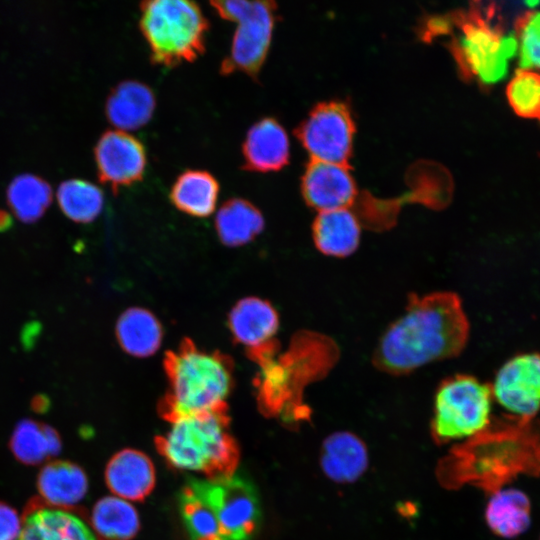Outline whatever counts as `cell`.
<instances>
[{
  "mask_svg": "<svg viewBox=\"0 0 540 540\" xmlns=\"http://www.w3.org/2000/svg\"><path fill=\"white\" fill-rule=\"evenodd\" d=\"M456 34L450 50L465 80H476L484 86L501 80L508 61L515 55V36L505 34L498 8L494 3H473L452 17Z\"/></svg>",
  "mask_w": 540,
  "mask_h": 540,
  "instance_id": "obj_5",
  "label": "cell"
},
{
  "mask_svg": "<svg viewBox=\"0 0 540 540\" xmlns=\"http://www.w3.org/2000/svg\"><path fill=\"white\" fill-rule=\"evenodd\" d=\"M354 134L350 109L339 101L319 103L295 130L311 160L341 165H349Z\"/></svg>",
  "mask_w": 540,
  "mask_h": 540,
  "instance_id": "obj_10",
  "label": "cell"
},
{
  "mask_svg": "<svg viewBox=\"0 0 540 540\" xmlns=\"http://www.w3.org/2000/svg\"><path fill=\"white\" fill-rule=\"evenodd\" d=\"M116 337L121 348L135 357H148L160 347L162 326L149 310L132 307L124 311L116 323Z\"/></svg>",
  "mask_w": 540,
  "mask_h": 540,
  "instance_id": "obj_24",
  "label": "cell"
},
{
  "mask_svg": "<svg viewBox=\"0 0 540 540\" xmlns=\"http://www.w3.org/2000/svg\"><path fill=\"white\" fill-rule=\"evenodd\" d=\"M449 486L471 484L494 493L519 476H540V420L495 419L458 446L440 467Z\"/></svg>",
  "mask_w": 540,
  "mask_h": 540,
  "instance_id": "obj_2",
  "label": "cell"
},
{
  "mask_svg": "<svg viewBox=\"0 0 540 540\" xmlns=\"http://www.w3.org/2000/svg\"><path fill=\"white\" fill-rule=\"evenodd\" d=\"M228 326L234 341L245 348L251 360L260 364L275 355L279 317L268 301L241 299L229 313Z\"/></svg>",
  "mask_w": 540,
  "mask_h": 540,
  "instance_id": "obj_13",
  "label": "cell"
},
{
  "mask_svg": "<svg viewBox=\"0 0 540 540\" xmlns=\"http://www.w3.org/2000/svg\"><path fill=\"white\" fill-rule=\"evenodd\" d=\"M57 200L62 212L77 223H90L101 213L104 205L102 190L94 183L70 178L57 189Z\"/></svg>",
  "mask_w": 540,
  "mask_h": 540,
  "instance_id": "obj_30",
  "label": "cell"
},
{
  "mask_svg": "<svg viewBox=\"0 0 540 540\" xmlns=\"http://www.w3.org/2000/svg\"><path fill=\"white\" fill-rule=\"evenodd\" d=\"M100 182L117 193L143 179L147 156L142 142L127 132L107 130L94 148Z\"/></svg>",
  "mask_w": 540,
  "mask_h": 540,
  "instance_id": "obj_11",
  "label": "cell"
},
{
  "mask_svg": "<svg viewBox=\"0 0 540 540\" xmlns=\"http://www.w3.org/2000/svg\"><path fill=\"white\" fill-rule=\"evenodd\" d=\"M196 479L224 540H250L261 521L259 497L254 484L234 474L218 479Z\"/></svg>",
  "mask_w": 540,
  "mask_h": 540,
  "instance_id": "obj_9",
  "label": "cell"
},
{
  "mask_svg": "<svg viewBox=\"0 0 540 540\" xmlns=\"http://www.w3.org/2000/svg\"><path fill=\"white\" fill-rule=\"evenodd\" d=\"M320 465L330 480L352 483L359 479L368 467L366 445L351 432L332 433L322 444Z\"/></svg>",
  "mask_w": 540,
  "mask_h": 540,
  "instance_id": "obj_19",
  "label": "cell"
},
{
  "mask_svg": "<svg viewBox=\"0 0 540 540\" xmlns=\"http://www.w3.org/2000/svg\"><path fill=\"white\" fill-rule=\"evenodd\" d=\"M215 228L224 245L237 247L247 244L262 232L264 218L251 202L232 198L217 211Z\"/></svg>",
  "mask_w": 540,
  "mask_h": 540,
  "instance_id": "obj_25",
  "label": "cell"
},
{
  "mask_svg": "<svg viewBox=\"0 0 540 540\" xmlns=\"http://www.w3.org/2000/svg\"><path fill=\"white\" fill-rule=\"evenodd\" d=\"M22 528V516L10 505L0 502V540H17Z\"/></svg>",
  "mask_w": 540,
  "mask_h": 540,
  "instance_id": "obj_33",
  "label": "cell"
},
{
  "mask_svg": "<svg viewBox=\"0 0 540 540\" xmlns=\"http://www.w3.org/2000/svg\"><path fill=\"white\" fill-rule=\"evenodd\" d=\"M140 12L139 27L153 64L171 68L205 52L209 22L196 2L144 1Z\"/></svg>",
  "mask_w": 540,
  "mask_h": 540,
  "instance_id": "obj_6",
  "label": "cell"
},
{
  "mask_svg": "<svg viewBox=\"0 0 540 540\" xmlns=\"http://www.w3.org/2000/svg\"><path fill=\"white\" fill-rule=\"evenodd\" d=\"M90 524L103 540H131L140 529L135 507L115 495L103 497L95 503Z\"/></svg>",
  "mask_w": 540,
  "mask_h": 540,
  "instance_id": "obj_27",
  "label": "cell"
},
{
  "mask_svg": "<svg viewBox=\"0 0 540 540\" xmlns=\"http://www.w3.org/2000/svg\"><path fill=\"white\" fill-rule=\"evenodd\" d=\"M301 191L307 205L318 212L349 208L357 196L349 165L317 160L307 164Z\"/></svg>",
  "mask_w": 540,
  "mask_h": 540,
  "instance_id": "obj_14",
  "label": "cell"
},
{
  "mask_svg": "<svg viewBox=\"0 0 540 540\" xmlns=\"http://www.w3.org/2000/svg\"><path fill=\"white\" fill-rule=\"evenodd\" d=\"M156 476L151 459L141 451L123 449L105 468V482L113 495L127 501H142L153 490Z\"/></svg>",
  "mask_w": 540,
  "mask_h": 540,
  "instance_id": "obj_17",
  "label": "cell"
},
{
  "mask_svg": "<svg viewBox=\"0 0 540 540\" xmlns=\"http://www.w3.org/2000/svg\"><path fill=\"white\" fill-rule=\"evenodd\" d=\"M312 236L322 254L347 257L359 246L361 224L349 208L322 211L313 221Z\"/></svg>",
  "mask_w": 540,
  "mask_h": 540,
  "instance_id": "obj_20",
  "label": "cell"
},
{
  "mask_svg": "<svg viewBox=\"0 0 540 540\" xmlns=\"http://www.w3.org/2000/svg\"><path fill=\"white\" fill-rule=\"evenodd\" d=\"M179 511L191 540H224L219 524L195 478L182 488L178 497Z\"/></svg>",
  "mask_w": 540,
  "mask_h": 540,
  "instance_id": "obj_29",
  "label": "cell"
},
{
  "mask_svg": "<svg viewBox=\"0 0 540 540\" xmlns=\"http://www.w3.org/2000/svg\"><path fill=\"white\" fill-rule=\"evenodd\" d=\"M11 224L12 220L9 214L4 210H0V231L6 230Z\"/></svg>",
  "mask_w": 540,
  "mask_h": 540,
  "instance_id": "obj_34",
  "label": "cell"
},
{
  "mask_svg": "<svg viewBox=\"0 0 540 540\" xmlns=\"http://www.w3.org/2000/svg\"><path fill=\"white\" fill-rule=\"evenodd\" d=\"M514 26L520 67L540 69V12H524L516 19Z\"/></svg>",
  "mask_w": 540,
  "mask_h": 540,
  "instance_id": "obj_32",
  "label": "cell"
},
{
  "mask_svg": "<svg viewBox=\"0 0 540 540\" xmlns=\"http://www.w3.org/2000/svg\"><path fill=\"white\" fill-rule=\"evenodd\" d=\"M506 96L518 116L540 121V71H516L506 87Z\"/></svg>",
  "mask_w": 540,
  "mask_h": 540,
  "instance_id": "obj_31",
  "label": "cell"
},
{
  "mask_svg": "<svg viewBox=\"0 0 540 540\" xmlns=\"http://www.w3.org/2000/svg\"><path fill=\"white\" fill-rule=\"evenodd\" d=\"M219 183L204 170H186L170 190V200L180 211L194 217H207L216 207Z\"/></svg>",
  "mask_w": 540,
  "mask_h": 540,
  "instance_id": "obj_23",
  "label": "cell"
},
{
  "mask_svg": "<svg viewBox=\"0 0 540 540\" xmlns=\"http://www.w3.org/2000/svg\"><path fill=\"white\" fill-rule=\"evenodd\" d=\"M493 398L517 417L533 418L540 410V354H521L508 360L491 385Z\"/></svg>",
  "mask_w": 540,
  "mask_h": 540,
  "instance_id": "obj_12",
  "label": "cell"
},
{
  "mask_svg": "<svg viewBox=\"0 0 540 540\" xmlns=\"http://www.w3.org/2000/svg\"><path fill=\"white\" fill-rule=\"evenodd\" d=\"M37 488L44 503L72 509L87 494L88 478L84 470L75 463L51 461L41 468Z\"/></svg>",
  "mask_w": 540,
  "mask_h": 540,
  "instance_id": "obj_21",
  "label": "cell"
},
{
  "mask_svg": "<svg viewBox=\"0 0 540 540\" xmlns=\"http://www.w3.org/2000/svg\"><path fill=\"white\" fill-rule=\"evenodd\" d=\"M223 19L237 24L229 53L220 65L224 76L242 72L256 80L267 57L276 22L273 1H211Z\"/></svg>",
  "mask_w": 540,
  "mask_h": 540,
  "instance_id": "obj_7",
  "label": "cell"
},
{
  "mask_svg": "<svg viewBox=\"0 0 540 540\" xmlns=\"http://www.w3.org/2000/svg\"><path fill=\"white\" fill-rule=\"evenodd\" d=\"M17 540H103L90 522L71 508L54 507L34 499L22 516Z\"/></svg>",
  "mask_w": 540,
  "mask_h": 540,
  "instance_id": "obj_15",
  "label": "cell"
},
{
  "mask_svg": "<svg viewBox=\"0 0 540 540\" xmlns=\"http://www.w3.org/2000/svg\"><path fill=\"white\" fill-rule=\"evenodd\" d=\"M485 520L495 535L506 539L518 537L530 526V499L521 490L500 489L492 493L486 505Z\"/></svg>",
  "mask_w": 540,
  "mask_h": 540,
  "instance_id": "obj_22",
  "label": "cell"
},
{
  "mask_svg": "<svg viewBox=\"0 0 540 540\" xmlns=\"http://www.w3.org/2000/svg\"><path fill=\"white\" fill-rule=\"evenodd\" d=\"M164 369L168 389L160 400L159 413L166 421L227 411L226 400L233 386V361L229 356L200 349L184 339L166 353Z\"/></svg>",
  "mask_w": 540,
  "mask_h": 540,
  "instance_id": "obj_3",
  "label": "cell"
},
{
  "mask_svg": "<svg viewBox=\"0 0 540 540\" xmlns=\"http://www.w3.org/2000/svg\"><path fill=\"white\" fill-rule=\"evenodd\" d=\"M469 337V322L459 296L438 291L410 295L404 313L386 329L372 362L382 372L405 375L458 356Z\"/></svg>",
  "mask_w": 540,
  "mask_h": 540,
  "instance_id": "obj_1",
  "label": "cell"
},
{
  "mask_svg": "<svg viewBox=\"0 0 540 540\" xmlns=\"http://www.w3.org/2000/svg\"><path fill=\"white\" fill-rule=\"evenodd\" d=\"M243 169L252 172L279 171L288 164L290 144L284 127L265 117L248 130L242 144Z\"/></svg>",
  "mask_w": 540,
  "mask_h": 540,
  "instance_id": "obj_16",
  "label": "cell"
},
{
  "mask_svg": "<svg viewBox=\"0 0 540 540\" xmlns=\"http://www.w3.org/2000/svg\"><path fill=\"white\" fill-rule=\"evenodd\" d=\"M16 459L26 465H39L59 454L61 439L51 426L31 419L17 423L10 439Z\"/></svg>",
  "mask_w": 540,
  "mask_h": 540,
  "instance_id": "obj_26",
  "label": "cell"
},
{
  "mask_svg": "<svg viewBox=\"0 0 540 540\" xmlns=\"http://www.w3.org/2000/svg\"><path fill=\"white\" fill-rule=\"evenodd\" d=\"M156 99L149 86L126 80L113 87L107 97L105 114L120 131H133L146 125L155 110Z\"/></svg>",
  "mask_w": 540,
  "mask_h": 540,
  "instance_id": "obj_18",
  "label": "cell"
},
{
  "mask_svg": "<svg viewBox=\"0 0 540 540\" xmlns=\"http://www.w3.org/2000/svg\"><path fill=\"white\" fill-rule=\"evenodd\" d=\"M155 445L170 466L200 473L205 479L228 477L239 463L227 411L178 418L170 422L165 434L156 437Z\"/></svg>",
  "mask_w": 540,
  "mask_h": 540,
  "instance_id": "obj_4",
  "label": "cell"
},
{
  "mask_svg": "<svg viewBox=\"0 0 540 540\" xmlns=\"http://www.w3.org/2000/svg\"><path fill=\"white\" fill-rule=\"evenodd\" d=\"M7 203L24 223L37 221L52 201V188L42 177L32 173L15 176L7 187Z\"/></svg>",
  "mask_w": 540,
  "mask_h": 540,
  "instance_id": "obj_28",
  "label": "cell"
},
{
  "mask_svg": "<svg viewBox=\"0 0 540 540\" xmlns=\"http://www.w3.org/2000/svg\"><path fill=\"white\" fill-rule=\"evenodd\" d=\"M491 385L470 375L445 379L435 395L432 436L438 443L472 437L491 422Z\"/></svg>",
  "mask_w": 540,
  "mask_h": 540,
  "instance_id": "obj_8",
  "label": "cell"
}]
</instances>
